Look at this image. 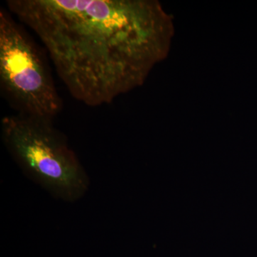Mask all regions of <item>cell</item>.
I'll list each match as a JSON object with an SVG mask.
<instances>
[{"label":"cell","mask_w":257,"mask_h":257,"mask_svg":"<svg viewBox=\"0 0 257 257\" xmlns=\"http://www.w3.org/2000/svg\"><path fill=\"white\" fill-rule=\"evenodd\" d=\"M53 120L16 114L2 119L5 146L25 175L66 202L89 188L87 173Z\"/></svg>","instance_id":"obj_2"},{"label":"cell","mask_w":257,"mask_h":257,"mask_svg":"<svg viewBox=\"0 0 257 257\" xmlns=\"http://www.w3.org/2000/svg\"><path fill=\"white\" fill-rule=\"evenodd\" d=\"M0 87L18 114L53 120L62 101L45 56L25 29L0 10Z\"/></svg>","instance_id":"obj_3"},{"label":"cell","mask_w":257,"mask_h":257,"mask_svg":"<svg viewBox=\"0 0 257 257\" xmlns=\"http://www.w3.org/2000/svg\"><path fill=\"white\" fill-rule=\"evenodd\" d=\"M46 47L74 99L110 104L143 85L165 60L172 18L156 0H8Z\"/></svg>","instance_id":"obj_1"}]
</instances>
